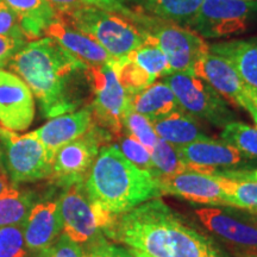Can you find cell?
Instances as JSON below:
<instances>
[{
	"mask_svg": "<svg viewBox=\"0 0 257 257\" xmlns=\"http://www.w3.org/2000/svg\"><path fill=\"white\" fill-rule=\"evenodd\" d=\"M8 66L31 89L46 117L75 111L80 89L89 86V66L50 37L29 41Z\"/></svg>",
	"mask_w": 257,
	"mask_h": 257,
	"instance_id": "obj_1",
	"label": "cell"
},
{
	"mask_svg": "<svg viewBox=\"0 0 257 257\" xmlns=\"http://www.w3.org/2000/svg\"><path fill=\"white\" fill-rule=\"evenodd\" d=\"M110 238L152 257H226L159 198L119 214Z\"/></svg>",
	"mask_w": 257,
	"mask_h": 257,
	"instance_id": "obj_2",
	"label": "cell"
},
{
	"mask_svg": "<svg viewBox=\"0 0 257 257\" xmlns=\"http://www.w3.org/2000/svg\"><path fill=\"white\" fill-rule=\"evenodd\" d=\"M92 200L114 216L161 197L157 179L124 157L115 146H104L85 182Z\"/></svg>",
	"mask_w": 257,
	"mask_h": 257,
	"instance_id": "obj_3",
	"label": "cell"
},
{
	"mask_svg": "<svg viewBox=\"0 0 257 257\" xmlns=\"http://www.w3.org/2000/svg\"><path fill=\"white\" fill-rule=\"evenodd\" d=\"M59 17L98 42L114 60L123 59L146 42L140 29L117 12L89 6Z\"/></svg>",
	"mask_w": 257,
	"mask_h": 257,
	"instance_id": "obj_4",
	"label": "cell"
},
{
	"mask_svg": "<svg viewBox=\"0 0 257 257\" xmlns=\"http://www.w3.org/2000/svg\"><path fill=\"white\" fill-rule=\"evenodd\" d=\"M59 200L62 233L68 238L81 246L105 237L110 238L118 216L92 200L85 185L66 188Z\"/></svg>",
	"mask_w": 257,
	"mask_h": 257,
	"instance_id": "obj_5",
	"label": "cell"
},
{
	"mask_svg": "<svg viewBox=\"0 0 257 257\" xmlns=\"http://www.w3.org/2000/svg\"><path fill=\"white\" fill-rule=\"evenodd\" d=\"M133 23L146 40L154 42L165 54L172 73L192 72L198 60L210 50V44L191 29L150 17L141 11Z\"/></svg>",
	"mask_w": 257,
	"mask_h": 257,
	"instance_id": "obj_6",
	"label": "cell"
},
{
	"mask_svg": "<svg viewBox=\"0 0 257 257\" xmlns=\"http://www.w3.org/2000/svg\"><path fill=\"white\" fill-rule=\"evenodd\" d=\"M0 146L4 169L14 185L51 176L54 159L34 133L18 135L0 126Z\"/></svg>",
	"mask_w": 257,
	"mask_h": 257,
	"instance_id": "obj_7",
	"label": "cell"
},
{
	"mask_svg": "<svg viewBox=\"0 0 257 257\" xmlns=\"http://www.w3.org/2000/svg\"><path fill=\"white\" fill-rule=\"evenodd\" d=\"M162 81L174 93L180 108L193 117L221 128L234 120L233 112L223 96L194 73H172L163 76Z\"/></svg>",
	"mask_w": 257,
	"mask_h": 257,
	"instance_id": "obj_8",
	"label": "cell"
},
{
	"mask_svg": "<svg viewBox=\"0 0 257 257\" xmlns=\"http://www.w3.org/2000/svg\"><path fill=\"white\" fill-rule=\"evenodd\" d=\"M89 87L94 123L111 135L123 134V118L130 108L131 94L121 85L114 68V60L101 66H89Z\"/></svg>",
	"mask_w": 257,
	"mask_h": 257,
	"instance_id": "obj_9",
	"label": "cell"
},
{
	"mask_svg": "<svg viewBox=\"0 0 257 257\" xmlns=\"http://www.w3.org/2000/svg\"><path fill=\"white\" fill-rule=\"evenodd\" d=\"M111 134L95 123L85 135L63 146L56 153L50 179L64 189L83 184L101 147L107 146Z\"/></svg>",
	"mask_w": 257,
	"mask_h": 257,
	"instance_id": "obj_10",
	"label": "cell"
},
{
	"mask_svg": "<svg viewBox=\"0 0 257 257\" xmlns=\"http://www.w3.org/2000/svg\"><path fill=\"white\" fill-rule=\"evenodd\" d=\"M257 18V2L202 0L191 30L204 38L242 34Z\"/></svg>",
	"mask_w": 257,
	"mask_h": 257,
	"instance_id": "obj_11",
	"label": "cell"
},
{
	"mask_svg": "<svg viewBox=\"0 0 257 257\" xmlns=\"http://www.w3.org/2000/svg\"><path fill=\"white\" fill-rule=\"evenodd\" d=\"M195 214L236 252L257 251V213L232 206H211L199 208Z\"/></svg>",
	"mask_w": 257,
	"mask_h": 257,
	"instance_id": "obj_12",
	"label": "cell"
},
{
	"mask_svg": "<svg viewBox=\"0 0 257 257\" xmlns=\"http://www.w3.org/2000/svg\"><path fill=\"white\" fill-rule=\"evenodd\" d=\"M161 195H174L195 204L210 206H229L227 197L217 173L186 170L175 175L157 179Z\"/></svg>",
	"mask_w": 257,
	"mask_h": 257,
	"instance_id": "obj_13",
	"label": "cell"
},
{
	"mask_svg": "<svg viewBox=\"0 0 257 257\" xmlns=\"http://www.w3.org/2000/svg\"><path fill=\"white\" fill-rule=\"evenodd\" d=\"M36 114L35 96L17 74L0 68V126L23 133Z\"/></svg>",
	"mask_w": 257,
	"mask_h": 257,
	"instance_id": "obj_14",
	"label": "cell"
},
{
	"mask_svg": "<svg viewBox=\"0 0 257 257\" xmlns=\"http://www.w3.org/2000/svg\"><path fill=\"white\" fill-rule=\"evenodd\" d=\"M176 149L187 170L192 172L213 174L220 169L229 170L245 165L249 160L225 141H217L208 136Z\"/></svg>",
	"mask_w": 257,
	"mask_h": 257,
	"instance_id": "obj_15",
	"label": "cell"
},
{
	"mask_svg": "<svg viewBox=\"0 0 257 257\" xmlns=\"http://www.w3.org/2000/svg\"><path fill=\"white\" fill-rule=\"evenodd\" d=\"M192 73L204 79L223 98L244 108L249 101V87L240 79L233 66L224 57L205 53L195 63Z\"/></svg>",
	"mask_w": 257,
	"mask_h": 257,
	"instance_id": "obj_16",
	"label": "cell"
},
{
	"mask_svg": "<svg viewBox=\"0 0 257 257\" xmlns=\"http://www.w3.org/2000/svg\"><path fill=\"white\" fill-rule=\"evenodd\" d=\"M23 230L29 251L40 257L62 233L60 200L37 201L24 221Z\"/></svg>",
	"mask_w": 257,
	"mask_h": 257,
	"instance_id": "obj_17",
	"label": "cell"
},
{
	"mask_svg": "<svg viewBox=\"0 0 257 257\" xmlns=\"http://www.w3.org/2000/svg\"><path fill=\"white\" fill-rule=\"evenodd\" d=\"M93 124L94 118L92 108L91 106H87L81 110L50 118V120L32 133L36 135L54 159L61 148L85 135Z\"/></svg>",
	"mask_w": 257,
	"mask_h": 257,
	"instance_id": "obj_18",
	"label": "cell"
},
{
	"mask_svg": "<svg viewBox=\"0 0 257 257\" xmlns=\"http://www.w3.org/2000/svg\"><path fill=\"white\" fill-rule=\"evenodd\" d=\"M44 36L53 38L73 56L78 57L91 67L101 66L114 60L98 42L75 29L59 16L48 25Z\"/></svg>",
	"mask_w": 257,
	"mask_h": 257,
	"instance_id": "obj_19",
	"label": "cell"
},
{
	"mask_svg": "<svg viewBox=\"0 0 257 257\" xmlns=\"http://www.w3.org/2000/svg\"><path fill=\"white\" fill-rule=\"evenodd\" d=\"M211 53L232 64L240 79L257 91V40H232L210 46Z\"/></svg>",
	"mask_w": 257,
	"mask_h": 257,
	"instance_id": "obj_20",
	"label": "cell"
},
{
	"mask_svg": "<svg viewBox=\"0 0 257 257\" xmlns=\"http://www.w3.org/2000/svg\"><path fill=\"white\" fill-rule=\"evenodd\" d=\"M130 108L154 123L179 110L180 106L169 86L165 81H156L131 95Z\"/></svg>",
	"mask_w": 257,
	"mask_h": 257,
	"instance_id": "obj_21",
	"label": "cell"
},
{
	"mask_svg": "<svg viewBox=\"0 0 257 257\" xmlns=\"http://www.w3.org/2000/svg\"><path fill=\"white\" fill-rule=\"evenodd\" d=\"M153 126L160 140L166 141L175 148L187 146L194 141L206 137L197 118L181 108L162 119L154 121Z\"/></svg>",
	"mask_w": 257,
	"mask_h": 257,
	"instance_id": "obj_22",
	"label": "cell"
},
{
	"mask_svg": "<svg viewBox=\"0 0 257 257\" xmlns=\"http://www.w3.org/2000/svg\"><path fill=\"white\" fill-rule=\"evenodd\" d=\"M17 15L25 36L34 41L44 36V31L57 17L47 0H3Z\"/></svg>",
	"mask_w": 257,
	"mask_h": 257,
	"instance_id": "obj_23",
	"label": "cell"
},
{
	"mask_svg": "<svg viewBox=\"0 0 257 257\" xmlns=\"http://www.w3.org/2000/svg\"><path fill=\"white\" fill-rule=\"evenodd\" d=\"M202 0H138V11L191 29Z\"/></svg>",
	"mask_w": 257,
	"mask_h": 257,
	"instance_id": "obj_24",
	"label": "cell"
},
{
	"mask_svg": "<svg viewBox=\"0 0 257 257\" xmlns=\"http://www.w3.org/2000/svg\"><path fill=\"white\" fill-rule=\"evenodd\" d=\"M218 174L229 206L257 213V180L245 170H219Z\"/></svg>",
	"mask_w": 257,
	"mask_h": 257,
	"instance_id": "obj_25",
	"label": "cell"
},
{
	"mask_svg": "<svg viewBox=\"0 0 257 257\" xmlns=\"http://www.w3.org/2000/svg\"><path fill=\"white\" fill-rule=\"evenodd\" d=\"M36 204L31 192L21 191L17 185L0 195V227L23 225Z\"/></svg>",
	"mask_w": 257,
	"mask_h": 257,
	"instance_id": "obj_26",
	"label": "cell"
},
{
	"mask_svg": "<svg viewBox=\"0 0 257 257\" xmlns=\"http://www.w3.org/2000/svg\"><path fill=\"white\" fill-rule=\"evenodd\" d=\"M126 56L136 63L154 82H156L159 78H163L172 73L165 54L154 42L149 40H146L142 46L131 51Z\"/></svg>",
	"mask_w": 257,
	"mask_h": 257,
	"instance_id": "obj_27",
	"label": "cell"
},
{
	"mask_svg": "<svg viewBox=\"0 0 257 257\" xmlns=\"http://www.w3.org/2000/svg\"><path fill=\"white\" fill-rule=\"evenodd\" d=\"M221 140L236 148L249 160L257 159V128L255 126L233 120L223 127Z\"/></svg>",
	"mask_w": 257,
	"mask_h": 257,
	"instance_id": "obj_28",
	"label": "cell"
},
{
	"mask_svg": "<svg viewBox=\"0 0 257 257\" xmlns=\"http://www.w3.org/2000/svg\"><path fill=\"white\" fill-rule=\"evenodd\" d=\"M152 160L155 170V178L175 175L179 173L186 172L187 167L180 159L178 149L166 141L160 140L152 150Z\"/></svg>",
	"mask_w": 257,
	"mask_h": 257,
	"instance_id": "obj_29",
	"label": "cell"
},
{
	"mask_svg": "<svg viewBox=\"0 0 257 257\" xmlns=\"http://www.w3.org/2000/svg\"><path fill=\"white\" fill-rule=\"evenodd\" d=\"M123 131L136 138L150 153L159 141L152 121L131 108H128L123 118Z\"/></svg>",
	"mask_w": 257,
	"mask_h": 257,
	"instance_id": "obj_30",
	"label": "cell"
},
{
	"mask_svg": "<svg viewBox=\"0 0 257 257\" xmlns=\"http://www.w3.org/2000/svg\"><path fill=\"white\" fill-rule=\"evenodd\" d=\"M0 257H31L25 243L23 225L0 227Z\"/></svg>",
	"mask_w": 257,
	"mask_h": 257,
	"instance_id": "obj_31",
	"label": "cell"
},
{
	"mask_svg": "<svg viewBox=\"0 0 257 257\" xmlns=\"http://www.w3.org/2000/svg\"><path fill=\"white\" fill-rule=\"evenodd\" d=\"M119 149L126 160L130 161L133 165L138 167L140 169L149 172L150 174L155 176V170L152 160V154L142 143H140L136 138L130 135L125 134L119 138V143L115 146Z\"/></svg>",
	"mask_w": 257,
	"mask_h": 257,
	"instance_id": "obj_32",
	"label": "cell"
},
{
	"mask_svg": "<svg viewBox=\"0 0 257 257\" xmlns=\"http://www.w3.org/2000/svg\"><path fill=\"white\" fill-rule=\"evenodd\" d=\"M0 35L16 40L28 41L17 15L4 2L0 3Z\"/></svg>",
	"mask_w": 257,
	"mask_h": 257,
	"instance_id": "obj_33",
	"label": "cell"
},
{
	"mask_svg": "<svg viewBox=\"0 0 257 257\" xmlns=\"http://www.w3.org/2000/svg\"><path fill=\"white\" fill-rule=\"evenodd\" d=\"M40 257H83V248L66 234L61 233L56 242Z\"/></svg>",
	"mask_w": 257,
	"mask_h": 257,
	"instance_id": "obj_34",
	"label": "cell"
},
{
	"mask_svg": "<svg viewBox=\"0 0 257 257\" xmlns=\"http://www.w3.org/2000/svg\"><path fill=\"white\" fill-rule=\"evenodd\" d=\"M47 2L49 3L57 16H66L76 10L89 8V6H95V8L110 11L108 6L102 0H47Z\"/></svg>",
	"mask_w": 257,
	"mask_h": 257,
	"instance_id": "obj_35",
	"label": "cell"
},
{
	"mask_svg": "<svg viewBox=\"0 0 257 257\" xmlns=\"http://www.w3.org/2000/svg\"><path fill=\"white\" fill-rule=\"evenodd\" d=\"M28 41L16 40V38L5 37L0 35V66H8L10 60L16 55V53L27 43Z\"/></svg>",
	"mask_w": 257,
	"mask_h": 257,
	"instance_id": "obj_36",
	"label": "cell"
},
{
	"mask_svg": "<svg viewBox=\"0 0 257 257\" xmlns=\"http://www.w3.org/2000/svg\"><path fill=\"white\" fill-rule=\"evenodd\" d=\"M112 12H117L128 21H133L138 12V0H102Z\"/></svg>",
	"mask_w": 257,
	"mask_h": 257,
	"instance_id": "obj_37",
	"label": "cell"
},
{
	"mask_svg": "<svg viewBox=\"0 0 257 257\" xmlns=\"http://www.w3.org/2000/svg\"><path fill=\"white\" fill-rule=\"evenodd\" d=\"M83 257H115L114 244L108 243L106 238H100L86 245Z\"/></svg>",
	"mask_w": 257,
	"mask_h": 257,
	"instance_id": "obj_38",
	"label": "cell"
},
{
	"mask_svg": "<svg viewBox=\"0 0 257 257\" xmlns=\"http://www.w3.org/2000/svg\"><path fill=\"white\" fill-rule=\"evenodd\" d=\"M249 87V86H248ZM244 110L248 111L255 123V127L257 128V91L251 87H249V101L245 105Z\"/></svg>",
	"mask_w": 257,
	"mask_h": 257,
	"instance_id": "obj_39",
	"label": "cell"
},
{
	"mask_svg": "<svg viewBox=\"0 0 257 257\" xmlns=\"http://www.w3.org/2000/svg\"><path fill=\"white\" fill-rule=\"evenodd\" d=\"M14 184L10 180L8 173L4 169V167H0V195H3L4 193L9 191L10 188L14 187Z\"/></svg>",
	"mask_w": 257,
	"mask_h": 257,
	"instance_id": "obj_40",
	"label": "cell"
},
{
	"mask_svg": "<svg viewBox=\"0 0 257 257\" xmlns=\"http://www.w3.org/2000/svg\"><path fill=\"white\" fill-rule=\"evenodd\" d=\"M114 253L115 257H136L128 249L121 248V246L117 245H114Z\"/></svg>",
	"mask_w": 257,
	"mask_h": 257,
	"instance_id": "obj_41",
	"label": "cell"
},
{
	"mask_svg": "<svg viewBox=\"0 0 257 257\" xmlns=\"http://www.w3.org/2000/svg\"><path fill=\"white\" fill-rule=\"evenodd\" d=\"M236 257H257V251L236 252Z\"/></svg>",
	"mask_w": 257,
	"mask_h": 257,
	"instance_id": "obj_42",
	"label": "cell"
},
{
	"mask_svg": "<svg viewBox=\"0 0 257 257\" xmlns=\"http://www.w3.org/2000/svg\"><path fill=\"white\" fill-rule=\"evenodd\" d=\"M128 250H130V251L133 252L136 257H152V256L147 255V253H144L142 251H138V250H135V249H128Z\"/></svg>",
	"mask_w": 257,
	"mask_h": 257,
	"instance_id": "obj_43",
	"label": "cell"
},
{
	"mask_svg": "<svg viewBox=\"0 0 257 257\" xmlns=\"http://www.w3.org/2000/svg\"><path fill=\"white\" fill-rule=\"evenodd\" d=\"M246 174L249 176H251V178L256 179L257 180V169H252V170H245Z\"/></svg>",
	"mask_w": 257,
	"mask_h": 257,
	"instance_id": "obj_44",
	"label": "cell"
},
{
	"mask_svg": "<svg viewBox=\"0 0 257 257\" xmlns=\"http://www.w3.org/2000/svg\"><path fill=\"white\" fill-rule=\"evenodd\" d=\"M244 2H257V0H244Z\"/></svg>",
	"mask_w": 257,
	"mask_h": 257,
	"instance_id": "obj_45",
	"label": "cell"
},
{
	"mask_svg": "<svg viewBox=\"0 0 257 257\" xmlns=\"http://www.w3.org/2000/svg\"><path fill=\"white\" fill-rule=\"evenodd\" d=\"M0 68H3V67H2V66H0Z\"/></svg>",
	"mask_w": 257,
	"mask_h": 257,
	"instance_id": "obj_46",
	"label": "cell"
},
{
	"mask_svg": "<svg viewBox=\"0 0 257 257\" xmlns=\"http://www.w3.org/2000/svg\"><path fill=\"white\" fill-rule=\"evenodd\" d=\"M3 2V0H0V3H2Z\"/></svg>",
	"mask_w": 257,
	"mask_h": 257,
	"instance_id": "obj_47",
	"label": "cell"
}]
</instances>
